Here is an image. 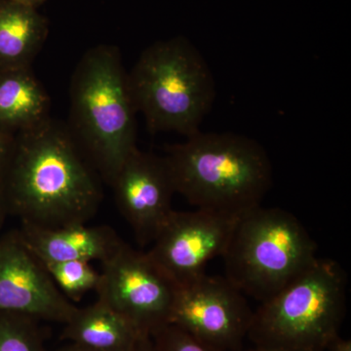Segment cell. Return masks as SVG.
I'll use <instances>...</instances> for the list:
<instances>
[{
    "label": "cell",
    "instance_id": "9c48e42d",
    "mask_svg": "<svg viewBox=\"0 0 351 351\" xmlns=\"http://www.w3.org/2000/svg\"><path fill=\"white\" fill-rule=\"evenodd\" d=\"M239 218L202 209L173 211L147 256L177 287L193 282L210 261L223 257Z\"/></svg>",
    "mask_w": 351,
    "mask_h": 351
},
{
    "label": "cell",
    "instance_id": "9a60e30c",
    "mask_svg": "<svg viewBox=\"0 0 351 351\" xmlns=\"http://www.w3.org/2000/svg\"><path fill=\"white\" fill-rule=\"evenodd\" d=\"M47 32L36 8L0 0V71L32 66Z\"/></svg>",
    "mask_w": 351,
    "mask_h": 351
},
{
    "label": "cell",
    "instance_id": "603a6c76",
    "mask_svg": "<svg viewBox=\"0 0 351 351\" xmlns=\"http://www.w3.org/2000/svg\"><path fill=\"white\" fill-rule=\"evenodd\" d=\"M10 1L16 2V3L23 4V5L34 7L36 8L38 5H40L44 0H10Z\"/></svg>",
    "mask_w": 351,
    "mask_h": 351
},
{
    "label": "cell",
    "instance_id": "30bf717a",
    "mask_svg": "<svg viewBox=\"0 0 351 351\" xmlns=\"http://www.w3.org/2000/svg\"><path fill=\"white\" fill-rule=\"evenodd\" d=\"M76 309L53 282L19 230L0 235V313L66 324Z\"/></svg>",
    "mask_w": 351,
    "mask_h": 351
},
{
    "label": "cell",
    "instance_id": "7c38bea8",
    "mask_svg": "<svg viewBox=\"0 0 351 351\" xmlns=\"http://www.w3.org/2000/svg\"><path fill=\"white\" fill-rule=\"evenodd\" d=\"M19 233L41 263L87 261L104 262L123 243L108 226L76 223L60 228L21 223Z\"/></svg>",
    "mask_w": 351,
    "mask_h": 351
},
{
    "label": "cell",
    "instance_id": "2e32d148",
    "mask_svg": "<svg viewBox=\"0 0 351 351\" xmlns=\"http://www.w3.org/2000/svg\"><path fill=\"white\" fill-rule=\"evenodd\" d=\"M53 282L69 301L77 302L90 291H96L101 274L87 261L41 263Z\"/></svg>",
    "mask_w": 351,
    "mask_h": 351
},
{
    "label": "cell",
    "instance_id": "5bb4252c",
    "mask_svg": "<svg viewBox=\"0 0 351 351\" xmlns=\"http://www.w3.org/2000/svg\"><path fill=\"white\" fill-rule=\"evenodd\" d=\"M50 119V98L32 66L0 71V129L27 130Z\"/></svg>",
    "mask_w": 351,
    "mask_h": 351
},
{
    "label": "cell",
    "instance_id": "7402d4cb",
    "mask_svg": "<svg viewBox=\"0 0 351 351\" xmlns=\"http://www.w3.org/2000/svg\"><path fill=\"white\" fill-rule=\"evenodd\" d=\"M133 351H156L149 336H143Z\"/></svg>",
    "mask_w": 351,
    "mask_h": 351
},
{
    "label": "cell",
    "instance_id": "8fae6325",
    "mask_svg": "<svg viewBox=\"0 0 351 351\" xmlns=\"http://www.w3.org/2000/svg\"><path fill=\"white\" fill-rule=\"evenodd\" d=\"M110 186L120 214L138 243H152L174 211L171 205L176 193L174 182L164 156L136 147Z\"/></svg>",
    "mask_w": 351,
    "mask_h": 351
},
{
    "label": "cell",
    "instance_id": "e0dca14e",
    "mask_svg": "<svg viewBox=\"0 0 351 351\" xmlns=\"http://www.w3.org/2000/svg\"><path fill=\"white\" fill-rule=\"evenodd\" d=\"M38 322L25 314L0 313V351H47Z\"/></svg>",
    "mask_w": 351,
    "mask_h": 351
},
{
    "label": "cell",
    "instance_id": "44dd1931",
    "mask_svg": "<svg viewBox=\"0 0 351 351\" xmlns=\"http://www.w3.org/2000/svg\"><path fill=\"white\" fill-rule=\"evenodd\" d=\"M7 215H9L8 207H7L3 186H2L1 179H0V232H1L2 228H3V223L5 221Z\"/></svg>",
    "mask_w": 351,
    "mask_h": 351
},
{
    "label": "cell",
    "instance_id": "cb8c5ba5",
    "mask_svg": "<svg viewBox=\"0 0 351 351\" xmlns=\"http://www.w3.org/2000/svg\"><path fill=\"white\" fill-rule=\"evenodd\" d=\"M58 351H92L88 348H83L82 346L75 345V343H69L68 346H64Z\"/></svg>",
    "mask_w": 351,
    "mask_h": 351
},
{
    "label": "cell",
    "instance_id": "7a4b0ae2",
    "mask_svg": "<svg viewBox=\"0 0 351 351\" xmlns=\"http://www.w3.org/2000/svg\"><path fill=\"white\" fill-rule=\"evenodd\" d=\"M176 193L197 209L241 217L261 203L272 184L269 154L255 138L196 132L164 156Z\"/></svg>",
    "mask_w": 351,
    "mask_h": 351
},
{
    "label": "cell",
    "instance_id": "4fadbf2b",
    "mask_svg": "<svg viewBox=\"0 0 351 351\" xmlns=\"http://www.w3.org/2000/svg\"><path fill=\"white\" fill-rule=\"evenodd\" d=\"M61 339L92 351H133L145 335L105 302L76 309Z\"/></svg>",
    "mask_w": 351,
    "mask_h": 351
},
{
    "label": "cell",
    "instance_id": "6da1fadb",
    "mask_svg": "<svg viewBox=\"0 0 351 351\" xmlns=\"http://www.w3.org/2000/svg\"><path fill=\"white\" fill-rule=\"evenodd\" d=\"M100 178L69 127L50 117L16 134L1 182L9 214L60 228L93 218L103 198Z\"/></svg>",
    "mask_w": 351,
    "mask_h": 351
},
{
    "label": "cell",
    "instance_id": "52a82bcc",
    "mask_svg": "<svg viewBox=\"0 0 351 351\" xmlns=\"http://www.w3.org/2000/svg\"><path fill=\"white\" fill-rule=\"evenodd\" d=\"M101 263L99 301L123 315L145 336L151 337L169 323L177 286L147 253L123 242Z\"/></svg>",
    "mask_w": 351,
    "mask_h": 351
},
{
    "label": "cell",
    "instance_id": "ffe728a7",
    "mask_svg": "<svg viewBox=\"0 0 351 351\" xmlns=\"http://www.w3.org/2000/svg\"><path fill=\"white\" fill-rule=\"evenodd\" d=\"M326 350L329 351H351L350 339H343L339 334L336 335L328 343Z\"/></svg>",
    "mask_w": 351,
    "mask_h": 351
},
{
    "label": "cell",
    "instance_id": "277c9868",
    "mask_svg": "<svg viewBox=\"0 0 351 351\" xmlns=\"http://www.w3.org/2000/svg\"><path fill=\"white\" fill-rule=\"evenodd\" d=\"M128 84L136 110L144 115L152 133L193 135L216 98L211 69L182 38L147 47L128 73Z\"/></svg>",
    "mask_w": 351,
    "mask_h": 351
},
{
    "label": "cell",
    "instance_id": "3957f363",
    "mask_svg": "<svg viewBox=\"0 0 351 351\" xmlns=\"http://www.w3.org/2000/svg\"><path fill=\"white\" fill-rule=\"evenodd\" d=\"M136 113L119 48L88 50L71 78L69 129L108 184L137 147Z\"/></svg>",
    "mask_w": 351,
    "mask_h": 351
},
{
    "label": "cell",
    "instance_id": "ac0fdd59",
    "mask_svg": "<svg viewBox=\"0 0 351 351\" xmlns=\"http://www.w3.org/2000/svg\"><path fill=\"white\" fill-rule=\"evenodd\" d=\"M151 338L156 351H219L172 324L161 327Z\"/></svg>",
    "mask_w": 351,
    "mask_h": 351
},
{
    "label": "cell",
    "instance_id": "5b68a950",
    "mask_svg": "<svg viewBox=\"0 0 351 351\" xmlns=\"http://www.w3.org/2000/svg\"><path fill=\"white\" fill-rule=\"evenodd\" d=\"M346 272L317 258L253 313L248 338L269 351H323L346 313Z\"/></svg>",
    "mask_w": 351,
    "mask_h": 351
},
{
    "label": "cell",
    "instance_id": "ba28073f",
    "mask_svg": "<svg viewBox=\"0 0 351 351\" xmlns=\"http://www.w3.org/2000/svg\"><path fill=\"white\" fill-rule=\"evenodd\" d=\"M254 311L226 277H198L177 287L169 323L219 351H240Z\"/></svg>",
    "mask_w": 351,
    "mask_h": 351
},
{
    "label": "cell",
    "instance_id": "d6986e66",
    "mask_svg": "<svg viewBox=\"0 0 351 351\" xmlns=\"http://www.w3.org/2000/svg\"><path fill=\"white\" fill-rule=\"evenodd\" d=\"M15 136L12 133L0 129V179L5 170L11 152H12Z\"/></svg>",
    "mask_w": 351,
    "mask_h": 351
},
{
    "label": "cell",
    "instance_id": "d4e9b609",
    "mask_svg": "<svg viewBox=\"0 0 351 351\" xmlns=\"http://www.w3.org/2000/svg\"><path fill=\"white\" fill-rule=\"evenodd\" d=\"M246 351H269V350H261V348H252V350H248Z\"/></svg>",
    "mask_w": 351,
    "mask_h": 351
},
{
    "label": "cell",
    "instance_id": "8992f818",
    "mask_svg": "<svg viewBox=\"0 0 351 351\" xmlns=\"http://www.w3.org/2000/svg\"><path fill=\"white\" fill-rule=\"evenodd\" d=\"M316 249L297 217L260 205L235 225L223 255L225 277L244 295L263 302L317 260Z\"/></svg>",
    "mask_w": 351,
    "mask_h": 351
}]
</instances>
